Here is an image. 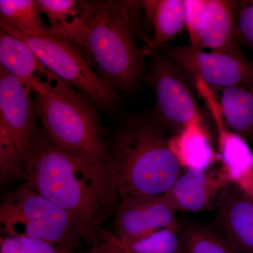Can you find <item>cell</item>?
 <instances>
[{
	"mask_svg": "<svg viewBox=\"0 0 253 253\" xmlns=\"http://www.w3.org/2000/svg\"><path fill=\"white\" fill-rule=\"evenodd\" d=\"M31 86L0 67V181L26 179L25 166L38 127Z\"/></svg>",
	"mask_w": 253,
	"mask_h": 253,
	"instance_id": "cell-6",
	"label": "cell"
},
{
	"mask_svg": "<svg viewBox=\"0 0 253 253\" xmlns=\"http://www.w3.org/2000/svg\"><path fill=\"white\" fill-rule=\"evenodd\" d=\"M168 144L181 167L187 170H207L219 160L204 119L190 123L168 139Z\"/></svg>",
	"mask_w": 253,
	"mask_h": 253,
	"instance_id": "cell-16",
	"label": "cell"
},
{
	"mask_svg": "<svg viewBox=\"0 0 253 253\" xmlns=\"http://www.w3.org/2000/svg\"><path fill=\"white\" fill-rule=\"evenodd\" d=\"M240 1L208 0L201 33V49L244 56L236 36Z\"/></svg>",
	"mask_w": 253,
	"mask_h": 253,
	"instance_id": "cell-14",
	"label": "cell"
},
{
	"mask_svg": "<svg viewBox=\"0 0 253 253\" xmlns=\"http://www.w3.org/2000/svg\"><path fill=\"white\" fill-rule=\"evenodd\" d=\"M236 36L239 46H247L253 52V0L240 1Z\"/></svg>",
	"mask_w": 253,
	"mask_h": 253,
	"instance_id": "cell-25",
	"label": "cell"
},
{
	"mask_svg": "<svg viewBox=\"0 0 253 253\" xmlns=\"http://www.w3.org/2000/svg\"><path fill=\"white\" fill-rule=\"evenodd\" d=\"M75 249L28 237H0V253H76Z\"/></svg>",
	"mask_w": 253,
	"mask_h": 253,
	"instance_id": "cell-23",
	"label": "cell"
},
{
	"mask_svg": "<svg viewBox=\"0 0 253 253\" xmlns=\"http://www.w3.org/2000/svg\"><path fill=\"white\" fill-rule=\"evenodd\" d=\"M1 31L24 42L50 72L86 95L99 109L111 113L117 107L119 91L104 83L77 46L52 36H28L5 28Z\"/></svg>",
	"mask_w": 253,
	"mask_h": 253,
	"instance_id": "cell-7",
	"label": "cell"
},
{
	"mask_svg": "<svg viewBox=\"0 0 253 253\" xmlns=\"http://www.w3.org/2000/svg\"><path fill=\"white\" fill-rule=\"evenodd\" d=\"M2 236L41 240L78 247L85 237L67 213L32 189L27 183L8 192L0 202Z\"/></svg>",
	"mask_w": 253,
	"mask_h": 253,
	"instance_id": "cell-5",
	"label": "cell"
},
{
	"mask_svg": "<svg viewBox=\"0 0 253 253\" xmlns=\"http://www.w3.org/2000/svg\"><path fill=\"white\" fill-rule=\"evenodd\" d=\"M176 211L165 194L119 198L115 210V235L122 243L131 242L165 228L180 225Z\"/></svg>",
	"mask_w": 253,
	"mask_h": 253,
	"instance_id": "cell-10",
	"label": "cell"
},
{
	"mask_svg": "<svg viewBox=\"0 0 253 253\" xmlns=\"http://www.w3.org/2000/svg\"><path fill=\"white\" fill-rule=\"evenodd\" d=\"M155 119L134 116L109 137V169L118 198L161 196L181 175V167Z\"/></svg>",
	"mask_w": 253,
	"mask_h": 253,
	"instance_id": "cell-3",
	"label": "cell"
},
{
	"mask_svg": "<svg viewBox=\"0 0 253 253\" xmlns=\"http://www.w3.org/2000/svg\"><path fill=\"white\" fill-rule=\"evenodd\" d=\"M147 38L124 1H92L81 50L93 70L107 85L130 92L145 71L146 50L137 41Z\"/></svg>",
	"mask_w": 253,
	"mask_h": 253,
	"instance_id": "cell-4",
	"label": "cell"
},
{
	"mask_svg": "<svg viewBox=\"0 0 253 253\" xmlns=\"http://www.w3.org/2000/svg\"><path fill=\"white\" fill-rule=\"evenodd\" d=\"M229 183L221 168L187 170L165 195L176 211L201 212L211 207Z\"/></svg>",
	"mask_w": 253,
	"mask_h": 253,
	"instance_id": "cell-13",
	"label": "cell"
},
{
	"mask_svg": "<svg viewBox=\"0 0 253 253\" xmlns=\"http://www.w3.org/2000/svg\"><path fill=\"white\" fill-rule=\"evenodd\" d=\"M182 232L180 225L170 226L143 239L121 242L127 253H181Z\"/></svg>",
	"mask_w": 253,
	"mask_h": 253,
	"instance_id": "cell-22",
	"label": "cell"
},
{
	"mask_svg": "<svg viewBox=\"0 0 253 253\" xmlns=\"http://www.w3.org/2000/svg\"><path fill=\"white\" fill-rule=\"evenodd\" d=\"M50 34L82 49L92 1L38 0Z\"/></svg>",
	"mask_w": 253,
	"mask_h": 253,
	"instance_id": "cell-15",
	"label": "cell"
},
{
	"mask_svg": "<svg viewBox=\"0 0 253 253\" xmlns=\"http://www.w3.org/2000/svg\"><path fill=\"white\" fill-rule=\"evenodd\" d=\"M251 142H252V144H253V136L252 140H251Z\"/></svg>",
	"mask_w": 253,
	"mask_h": 253,
	"instance_id": "cell-27",
	"label": "cell"
},
{
	"mask_svg": "<svg viewBox=\"0 0 253 253\" xmlns=\"http://www.w3.org/2000/svg\"><path fill=\"white\" fill-rule=\"evenodd\" d=\"M217 217L228 244L238 253H253V198L229 183L218 199Z\"/></svg>",
	"mask_w": 253,
	"mask_h": 253,
	"instance_id": "cell-12",
	"label": "cell"
},
{
	"mask_svg": "<svg viewBox=\"0 0 253 253\" xmlns=\"http://www.w3.org/2000/svg\"><path fill=\"white\" fill-rule=\"evenodd\" d=\"M0 64L28 86L36 78L50 83L63 81L50 72L24 42L3 31H0Z\"/></svg>",
	"mask_w": 253,
	"mask_h": 253,
	"instance_id": "cell-17",
	"label": "cell"
},
{
	"mask_svg": "<svg viewBox=\"0 0 253 253\" xmlns=\"http://www.w3.org/2000/svg\"><path fill=\"white\" fill-rule=\"evenodd\" d=\"M38 0H1V28L28 36H51Z\"/></svg>",
	"mask_w": 253,
	"mask_h": 253,
	"instance_id": "cell-20",
	"label": "cell"
},
{
	"mask_svg": "<svg viewBox=\"0 0 253 253\" xmlns=\"http://www.w3.org/2000/svg\"><path fill=\"white\" fill-rule=\"evenodd\" d=\"M32 189L65 211L93 245L108 231L103 225L115 211L118 198L96 175L37 129L25 166Z\"/></svg>",
	"mask_w": 253,
	"mask_h": 253,
	"instance_id": "cell-1",
	"label": "cell"
},
{
	"mask_svg": "<svg viewBox=\"0 0 253 253\" xmlns=\"http://www.w3.org/2000/svg\"><path fill=\"white\" fill-rule=\"evenodd\" d=\"M78 253H127L119 239L108 231L102 241L91 245L90 248Z\"/></svg>",
	"mask_w": 253,
	"mask_h": 253,
	"instance_id": "cell-26",
	"label": "cell"
},
{
	"mask_svg": "<svg viewBox=\"0 0 253 253\" xmlns=\"http://www.w3.org/2000/svg\"><path fill=\"white\" fill-rule=\"evenodd\" d=\"M142 9L154 30L151 53L173 41L185 27L183 0L141 1Z\"/></svg>",
	"mask_w": 253,
	"mask_h": 253,
	"instance_id": "cell-18",
	"label": "cell"
},
{
	"mask_svg": "<svg viewBox=\"0 0 253 253\" xmlns=\"http://www.w3.org/2000/svg\"><path fill=\"white\" fill-rule=\"evenodd\" d=\"M146 81L156 96L155 119L178 131L197 119H204L191 88L179 68L167 56L154 53Z\"/></svg>",
	"mask_w": 253,
	"mask_h": 253,
	"instance_id": "cell-8",
	"label": "cell"
},
{
	"mask_svg": "<svg viewBox=\"0 0 253 253\" xmlns=\"http://www.w3.org/2000/svg\"><path fill=\"white\" fill-rule=\"evenodd\" d=\"M181 253H238L224 237L197 224L183 229Z\"/></svg>",
	"mask_w": 253,
	"mask_h": 253,
	"instance_id": "cell-21",
	"label": "cell"
},
{
	"mask_svg": "<svg viewBox=\"0 0 253 253\" xmlns=\"http://www.w3.org/2000/svg\"><path fill=\"white\" fill-rule=\"evenodd\" d=\"M204 100L217 127L221 169L229 182L253 198V151L246 139L228 129L217 96L209 93L205 95Z\"/></svg>",
	"mask_w": 253,
	"mask_h": 253,
	"instance_id": "cell-11",
	"label": "cell"
},
{
	"mask_svg": "<svg viewBox=\"0 0 253 253\" xmlns=\"http://www.w3.org/2000/svg\"><path fill=\"white\" fill-rule=\"evenodd\" d=\"M36 117L56 146L94 173L105 189L118 198L109 169L107 133L99 108L65 82L40 78L30 82Z\"/></svg>",
	"mask_w": 253,
	"mask_h": 253,
	"instance_id": "cell-2",
	"label": "cell"
},
{
	"mask_svg": "<svg viewBox=\"0 0 253 253\" xmlns=\"http://www.w3.org/2000/svg\"><path fill=\"white\" fill-rule=\"evenodd\" d=\"M185 27L189 33L190 45L201 49V33L204 26L208 0H183Z\"/></svg>",
	"mask_w": 253,
	"mask_h": 253,
	"instance_id": "cell-24",
	"label": "cell"
},
{
	"mask_svg": "<svg viewBox=\"0 0 253 253\" xmlns=\"http://www.w3.org/2000/svg\"><path fill=\"white\" fill-rule=\"evenodd\" d=\"M168 56L178 68L194 78H201L211 87L253 85V62L244 56L223 51L206 52L191 45L173 46Z\"/></svg>",
	"mask_w": 253,
	"mask_h": 253,
	"instance_id": "cell-9",
	"label": "cell"
},
{
	"mask_svg": "<svg viewBox=\"0 0 253 253\" xmlns=\"http://www.w3.org/2000/svg\"><path fill=\"white\" fill-rule=\"evenodd\" d=\"M229 130L246 141L253 136V85L239 84L222 88L218 101Z\"/></svg>",
	"mask_w": 253,
	"mask_h": 253,
	"instance_id": "cell-19",
	"label": "cell"
}]
</instances>
